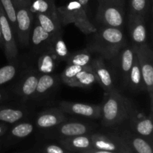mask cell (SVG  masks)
<instances>
[{"label":"cell","instance_id":"obj_1","mask_svg":"<svg viewBox=\"0 0 153 153\" xmlns=\"http://www.w3.org/2000/svg\"><path fill=\"white\" fill-rule=\"evenodd\" d=\"M94 34L88 49L107 59L114 58L125 46V35L121 28L101 26Z\"/></svg>","mask_w":153,"mask_h":153},{"label":"cell","instance_id":"obj_2","mask_svg":"<svg viewBox=\"0 0 153 153\" xmlns=\"http://www.w3.org/2000/svg\"><path fill=\"white\" fill-rule=\"evenodd\" d=\"M131 113L128 101L117 91L108 93L100 105V117L105 126H111L125 121Z\"/></svg>","mask_w":153,"mask_h":153},{"label":"cell","instance_id":"obj_3","mask_svg":"<svg viewBox=\"0 0 153 153\" xmlns=\"http://www.w3.org/2000/svg\"><path fill=\"white\" fill-rule=\"evenodd\" d=\"M57 13L60 23L64 25L75 24L85 34H94L97 31V27L90 21L88 13L78 1H71L67 5L57 7Z\"/></svg>","mask_w":153,"mask_h":153},{"label":"cell","instance_id":"obj_4","mask_svg":"<svg viewBox=\"0 0 153 153\" xmlns=\"http://www.w3.org/2000/svg\"><path fill=\"white\" fill-rule=\"evenodd\" d=\"M125 0H98L96 19L101 26L122 28L125 19Z\"/></svg>","mask_w":153,"mask_h":153},{"label":"cell","instance_id":"obj_5","mask_svg":"<svg viewBox=\"0 0 153 153\" xmlns=\"http://www.w3.org/2000/svg\"><path fill=\"white\" fill-rule=\"evenodd\" d=\"M135 53L140 67L145 91L150 97L151 108L152 107L153 94V52L147 43L134 47Z\"/></svg>","mask_w":153,"mask_h":153},{"label":"cell","instance_id":"obj_6","mask_svg":"<svg viewBox=\"0 0 153 153\" xmlns=\"http://www.w3.org/2000/svg\"><path fill=\"white\" fill-rule=\"evenodd\" d=\"M16 35L21 46H26L29 44L30 36L33 28V13L28 6H18L16 7Z\"/></svg>","mask_w":153,"mask_h":153},{"label":"cell","instance_id":"obj_7","mask_svg":"<svg viewBox=\"0 0 153 153\" xmlns=\"http://www.w3.org/2000/svg\"><path fill=\"white\" fill-rule=\"evenodd\" d=\"M0 24H1V38L6 57L9 61L17 58L18 48L15 40V34L0 5Z\"/></svg>","mask_w":153,"mask_h":153},{"label":"cell","instance_id":"obj_8","mask_svg":"<svg viewBox=\"0 0 153 153\" xmlns=\"http://www.w3.org/2000/svg\"><path fill=\"white\" fill-rule=\"evenodd\" d=\"M60 110L64 113L77 115L90 119H98L100 117V105L85 104L80 102H70L62 101L60 102Z\"/></svg>","mask_w":153,"mask_h":153},{"label":"cell","instance_id":"obj_9","mask_svg":"<svg viewBox=\"0 0 153 153\" xmlns=\"http://www.w3.org/2000/svg\"><path fill=\"white\" fill-rule=\"evenodd\" d=\"M91 68L97 78V82L106 93L117 91L114 83L113 76L107 66L105 64L102 58H97L92 60L91 63Z\"/></svg>","mask_w":153,"mask_h":153},{"label":"cell","instance_id":"obj_10","mask_svg":"<svg viewBox=\"0 0 153 153\" xmlns=\"http://www.w3.org/2000/svg\"><path fill=\"white\" fill-rule=\"evenodd\" d=\"M144 16L134 13H129L128 16V31L134 47L146 43L147 32Z\"/></svg>","mask_w":153,"mask_h":153},{"label":"cell","instance_id":"obj_11","mask_svg":"<svg viewBox=\"0 0 153 153\" xmlns=\"http://www.w3.org/2000/svg\"><path fill=\"white\" fill-rule=\"evenodd\" d=\"M66 116L60 109H49L40 113L36 119V123L39 128H49L57 126L65 121Z\"/></svg>","mask_w":153,"mask_h":153},{"label":"cell","instance_id":"obj_12","mask_svg":"<svg viewBox=\"0 0 153 153\" xmlns=\"http://www.w3.org/2000/svg\"><path fill=\"white\" fill-rule=\"evenodd\" d=\"M119 67L121 74L123 85L127 86V80L130 70L132 67L135 56V49L134 46H124L120 51Z\"/></svg>","mask_w":153,"mask_h":153},{"label":"cell","instance_id":"obj_13","mask_svg":"<svg viewBox=\"0 0 153 153\" xmlns=\"http://www.w3.org/2000/svg\"><path fill=\"white\" fill-rule=\"evenodd\" d=\"M39 76L34 72L27 73L16 88V94L24 99L33 98L38 82Z\"/></svg>","mask_w":153,"mask_h":153},{"label":"cell","instance_id":"obj_14","mask_svg":"<svg viewBox=\"0 0 153 153\" xmlns=\"http://www.w3.org/2000/svg\"><path fill=\"white\" fill-rule=\"evenodd\" d=\"M53 36L46 32L37 22L34 24V27L32 28L29 43L31 42L33 49L39 51L45 49L49 45Z\"/></svg>","mask_w":153,"mask_h":153},{"label":"cell","instance_id":"obj_15","mask_svg":"<svg viewBox=\"0 0 153 153\" xmlns=\"http://www.w3.org/2000/svg\"><path fill=\"white\" fill-rule=\"evenodd\" d=\"M127 86L129 87L130 89L132 90L134 92L145 91L143 76H142L140 67V65H139L138 60H137L136 53L135 56H134L132 67H131L129 73H128V80H127Z\"/></svg>","mask_w":153,"mask_h":153},{"label":"cell","instance_id":"obj_16","mask_svg":"<svg viewBox=\"0 0 153 153\" xmlns=\"http://www.w3.org/2000/svg\"><path fill=\"white\" fill-rule=\"evenodd\" d=\"M97 80L93 72L91 66H88L76 74L68 86L81 88H89L97 83Z\"/></svg>","mask_w":153,"mask_h":153},{"label":"cell","instance_id":"obj_17","mask_svg":"<svg viewBox=\"0 0 153 153\" xmlns=\"http://www.w3.org/2000/svg\"><path fill=\"white\" fill-rule=\"evenodd\" d=\"M39 25L52 36L61 34V27L58 16L46 13H36Z\"/></svg>","mask_w":153,"mask_h":153},{"label":"cell","instance_id":"obj_18","mask_svg":"<svg viewBox=\"0 0 153 153\" xmlns=\"http://www.w3.org/2000/svg\"><path fill=\"white\" fill-rule=\"evenodd\" d=\"M56 77L52 73L46 74L43 73L39 76L37 88L33 98H40L47 95L48 93L52 91V88L56 85Z\"/></svg>","mask_w":153,"mask_h":153},{"label":"cell","instance_id":"obj_19","mask_svg":"<svg viewBox=\"0 0 153 153\" xmlns=\"http://www.w3.org/2000/svg\"><path fill=\"white\" fill-rule=\"evenodd\" d=\"M47 47L52 50L58 61H66L70 55L67 45L61 37V34L54 35Z\"/></svg>","mask_w":153,"mask_h":153},{"label":"cell","instance_id":"obj_20","mask_svg":"<svg viewBox=\"0 0 153 153\" xmlns=\"http://www.w3.org/2000/svg\"><path fill=\"white\" fill-rule=\"evenodd\" d=\"M88 125L83 123L67 122L61 123L58 131L62 135L67 137H75L85 134L88 131Z\"/></svg>","mask_w":153,"mask_h":153},{"label":"cell","instance_id":"obj_21","mask_svg":"<svg viewBox=\"0 0 153 153\" xmlns=\"http://www.w3.org/2000/svg\"><path fill=\"white\" fill-rule=\"evenodd\" d=\"M46 50L40 55L38 59V70L40 73L50 74L53 72L55 67V61H57L55 55L49 47L45 49Z\"/></svg>","mask_w":153,"mask_h":153},{"label":"cell","instance_id":"obj_22","mask_svg":"<svg viewBox=\"0 0 153 153\" xmlns=\"http://www.w3.org/2000/svg\"><path fill=\"white\" fill-rule=\"evenodd\" d=\"M30 9L32 13H46L58 16L54 0H31Z\"/></svg>","mask_w":153,"mask_h":153},{"label":"cell","instance_id":"obj_23","mask_svg":"<svg viewBox=\"0 0 153 153\" xmlns=\"http://www.w3.org/2000/svg\"><path fill=\"white\" fill-rule=\"evenodd\" d=\"M68 65H77L80 67H88L91 66L92 61V56L88 49L79 51L69 55L66 60Z\"/></svg>","mask_w":153,"mask_h":153},{"label":"cell","instance_id":"obj_24","mask_svg":"<svg viewBox=\"0 0 153 153\" xmlns=\"http://www.w3.org/2000/svg\"><path fill=\"white\" fill-rule=\"evenodd\" d=\"M0 5L16 35V10L11 0H0Z\"/></svg>","mask_w":153,"mask_h":153},{"label":"cell","instance_id":"obj_25","mask_svg":"<svg viewBox=\"0 0 153 153\" xmlns=\"http://www.w3.org/2000/svg\"><path fill=\"white\" fill-rule=\"evenodd\" d=\"M151 6L150 0H130L129 13L141 15L146 18Z\"/></svg>","mask_w":153,"mask_h":153},{"label":"cell","instance_id":"obj_26","mask_svg":"<svg viewBox=\"0 0 153 153\" xmlns=\"http://www.w3.org/2000/svg\"><path fill=\"white\" fill-rule=\"evenodd\" d=\"M25 111L20 109L3 108L0 110V120L7 123H14L22 119Z\"/></svg>","mask_w":153,"mask_h":153},{"label":"cell","instance_id":"obj_27","mask_svg":"<svg viewBox=\"0 0 153 153\" xmlns=\"http://www.w3.org/2000/svg\"><path fill=\"white\" fill-rule=\"evenodd\" d=\"M134 125V128L139 134L143 136H149L152 134L153 130L152 120L151 117L143 119L131 120Z\"/></svg>","mask_w":153,"mask_h":153},{"label":"cell","instance_id":"obj_28","mask_svg":"<svg viewBox=\"0 0 153 153\" xmlns=\"http://www.w3.org/2000/svg\"><path fill=\"white\" fill-rule=\"evenodd\" d=\"M92 139L94 146L97 148L99 150L112 152L117 149V145L107 137H102V136H94Z\"/></svg>","mask_w":153,"mask_h":153},{"label":"cell","instance_id":"obj_29","mask_svg":"<svg viewBox=\"0 0 153 153\" xmlns=\"http://www.w3.org/2000/svg\"><path fill=\"white\" fill-rule=\"evenodd\" d=\"M17 72L18 67L15 64H8L0 68V85L12 80Z\"/></svg>","mask_w":153,"mask_h":153},{"label":"cell","instance_id":"obj_30","mask_svg":"<svg viewBox=\"0 0 153 153\" xmlns=\"http://www.w3.org/2000/svg\"><path fill=\"white\" fill-rule=\"evenodd\" d=\"M34 129V126L30 123H20L15 126L11 130V134L16 137H25L29 135Z\"/></svg>","mask_w":153,"mask_h":153},{"label":"cell","instance_id":"obj_31","mask_svg":"<svg viewBox=\"0 0 153 153\" xmlns=\"http://www.w3.org/2000/svg\"><path fill=\"white\" fill-rule=\"evenodd\" d=\"M85 67H80V66L77 65H68L61 73V80L64 84L69 85V84L74 79L76 74Z\"/></svg>","mask_w":153,"mask_h":153},{"label":"cell","instance_id":"obj_32","mask_svg":"<svg viewBox=\"0 0 153 153\" xmlns=\"http://www.w3.org/2000/svg\"><path fill=\"white\" fill-rule=\"evenodd\" d=\"M70 143L73 147L77 149H87L91 146V139L85 135H79L72 137L70 139Z\"/></svg>","mask_w":153,"mask_h":153},{"label":"cell","instance_id":"obj_33","mask_svg":"<svg viewBox=\"0 0 153 153\" xmlns=\"http://www.w3.org/2000/svg\"><path fill=\"white\" fill-rule=\"evenodd\" d=\"M132 145L138 153H152L149 143L140 137H135L132 140Z\"/></svg>","mask_w":153,"mask_h":153},{"label":"cell","instance_id":"obj_34","mask_svg":"<svg viewBox=\"0 0 153 153\" xmlns=\"http://www.w3.org/2000/svg\"><path fill=\"white\" fill-rule=\"evenodd\" d=\"M47 153H64V151L56 145H49L46 147Z\"/></svg>","mask_w":153,"mask_h":153},{"label":"cell","instance_id":"obj_35","mask_svg":"<svg viewBox=\"0 0 153 153\" xmlns=\"http://www.w3.org/2000/svg\"><path fill=\"white\" fill-rule=\"evenodd\" d=\"M14 4L15 7L18 6H28L30 7L31 5V0H11Z\"/></svg>","mask_w":153,"mask_h":153},{"label":"cell","instance_id":"obj_36","mask_svg":"<svg viewBox=\"0 0 153 153\" xmlns=\"http://www.w3.org/2000/svg\"><path fill=\"white\" fill-rule=\"evenodd\" d=\"M78 1H79V4L83 7V8L85 9V11L88 13V3H89V0H78Z\"/></svg>","mask_w":153,"mask_h":153},{"label":"cell","instance_id":"obj_37","mask_svg":"<svg viewBox=\"0 0 153 153\" xmlns=\"http://www.w3.org/2000/svg\"><path fill=\"white\" fill-rule=\"evenodd\" d=\"M94 153H114L112 152H110V151H105V150H99L97 152H95Z\"/></svg>","mask_w":153,"mask_h":153},{"label":"cell","instance_id":"obj_38","mask_svg":"<svg viewBox=\"0 0 153 153\" xmlns=\"http://www.w3.org/2000/svg\"><path fill=\"white\" fill-rule=\"evenodd\" d=\"M0 44H3V43H2V38H1V24H0Z\"/></svg>","mask_w":153,"mask_h":153},{"label":"cell","instance_id":"obj_39","mask_svg":"<svg viewBox=\"0 0 153 153\" xmlns=\"http://www.w3.org/2000/svg\"><path fill=\"white\" fill-rule=\"evenodd\" d=\"M1 132H2V128H1V127L0 126V134H1Z\"/></svg>","mask_w":153,"mask_h":153},{"label":"cell","instance_id":"obj_40","mask_svg":"<svg viewBox=\"0 0 153 153\" xmlns=\"http://www.w3.org/2000/svg\"><path fill=\"white\" fill-rule=\"evenodd\" d=\"M1 98H2V94H1V93H0V101H1Z\"/></svg>","mask_w":153,"mask_h":153},{"label":"cell","instance_id":"obj_41","mask_svg":"<svg viewBox=\"0 0 153 153\" xmlns=\"http://www.w3.org/2000/svg\"><path fill=\"white\" fill-rule=\"evenodd\" d=\"M150 1H151V3H152V0H150Z\"/></svg>","mask_w":153,"mask_h":153}]
</instances>
